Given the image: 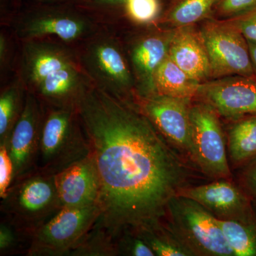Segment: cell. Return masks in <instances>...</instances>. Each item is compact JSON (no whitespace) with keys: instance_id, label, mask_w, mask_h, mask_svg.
Masks as SVG:
<instances>
[{"instance_id":"7a4b0ae2","label":"cell","mask_w":256,"mask_h":256,"mask_svg":"<svg viewBox=\"0 0 256 256\" xmlns=\"http://www.w3.org/2000/svg\"><path fill=\"white\" fill-rule=\"evenodd\" d=\"M1 26H8L20 42L47 38L73 48L102 28L74 2L22 6Z\"/></svg>"},{"instance_id":"9c48e42d","label":"cell","mask_w":256,"mask_h":256,"mask_svg":"<svg viewBox=\"0 0 256 256\" xmlns=\"http://www.w3.org/2000/svg\"><path fill=\"white\" fill-rule=\"evenodd\" d=\"M194 161L205 174L216 180L230 178L225 139L218 114L205 102L190 106Z\"/></svg>"},{"instance_id":"4fadbf2b","label":"cell","mask_w":256,"mask_h":256,"mask_svg":"<svg viewBox=\"0 0 256 256\" xmlns=\"http://www.w3.org/2000/svg\"><path fill=\"white\" fill-rule=\"evenodd\" d=\"M196 97L226 118L256 116V79L233 76L208 80L200 84Z\"/></svg>"},{"instance_id":"603a6c76","label":"cell","mask_w":256,"mask_h":256,"mask_svg":"<svg viewBox=\"0 0 256 256\" xmlns=\"http://www.w3.org/2000/svg\"><path fill=\"white\" fill-rule=\"evenodd\" d=\"M158 256H194L162 222L154 226L134 230Z\"/></svg>"},{"instance_id":"5b68a950","label":"cell","mask_w":256,"mask_h":256,"mask_svg":"<svg viewBox=\"0 0 256 256\" xmlns=\"http://www.w3.org/2000/svg\"><path fill=\"white\" fill-rule=\"evenodd\" d=\"M62 208L55 175L37 169L13 182L1 201L3 218L28 242L34 232Z\"/></svg>"},{"instance_id":"836d02e7","label":"cell","mask_w":256,"mask_h":256,"mask_svg":"<svg viewBox=\"0 0 256 256\" xmlns=\"http://www.w3.org/2000/svg\"><path fill=\"white\" fill-rule=\"evenodd\" d=\"M22 1L23 0H9V2L13 10H15L21 8Z\"/></svg>"},{"instance_id":"d6a6232c","label":"cell","mask_w":256,"mask_h":256,"mask_svg":"<svg viewBox=\"0 0 256 256\" xmlns=\"http://www.w3.org/2000/svg\"><path fill=\"white\" fill-rule=\"evenodd\" d=\"M248 41V40H247ZM249 52H250V58H252V65L254 68L256 69V42L248 41Z\"/></svg>"},{"instance_id":"ac0fdd59","label":"cell","mask_w":256,"mask_h":256,"mask_svg":"<svg viewBox=\"0 0 256 256\" xmlns=\"http://www.w3.org/2000/svg\"><path fill=\"white\" fill-rule=\"evenodd\" d=\"M169 57L188 76L202 84L212 76L210 58L200 33L192 26L172 32Z\"/></svg>"},{"instance_id":"f1b7e54d","label":"cell","mask_w":256,"mask_h":256,"mask_svg":"<svg viewBox=\"0 0 256 256\" xmlns=\"http://www.w3.org/2000/svg\"><path fill=\"white\" fill-rule=\"evenodd\" d=\"M256 8V0H218L214 10L220 16L233 18Z\"/></svg>"},{"instance_id":"ffe728a7","label":"cell","mask_w":256,"mask_h":256,"mask_svg":"<svg viewBox=\"0 0 256 256\" xmlns=\"http://www.w3.org/2000/svg\"><path fill=\"white\" fill-rule=\"evenodd\" d=\"M200 84L188 76L168 55L156 70L154 94L191 100L196 97Z\"/></svg>"},{"instance_id":"d4e9b609","label":"cell","mask_w":256,"mask_h":256,"mask_svg":"<svg viewBox=\"0 0 256 256\" xmlns=\"http://www.w3.org/2000/svg\"><path fill=\"white\" fill-rule=\"evenodd\" d=\"M70 256H119L116 239L106 229L94 226L72 248Z\"/></svg>"},{"instance_id":"5bb4252c","label":"cell","mask_w":256,"mask_h":256,"mask_svg":"<svg viewBox=\"0 0 256 256\" xmlns=\"http://www.w3.org/2000/svg\"><path fill=\"white\" fill-rule=\"evenodd\" d=\"M42 114L41 102L32 92H28L22 114L6 146L14 168L12 182L36 169Z\"/></svg>"},{"instance_id":"d6986e66","label":"cell","mask_w":256,"mask_h":256,"mask_svg":"<svg viewBox=\"0 0 256 256\" xmlns=\"http://www.w3.org/2000/svg\"><path fill=\"white\" fill-rule=\"evenodd\" d=\"M28 90L16 75L0 92V144L6 146L13 128L22 114Z\"/></svg>"},{"instance_id":"52a82bcc","label":"cell","mask_w":256,"mask_h":256,"mask_svg":"<svg viewBox=\"0 0 256 256\" xmlns=\"http://www.w3.org/2000/svg\"><path fill=\"white\" fill-rule=\"evenodd\" d=\"M98 204L62 207L32 234L28 256H68L72 248L97 223Z\"/></svg>"},{"instance_id":"cb8c5ba5","label":"cell","mask_w":256,"mask_h":256,"mask_svg":"<svg viewBox=\"0 0 256 256\" xmlns=\"http://www.w3.org/2000/svg\"><path fill=\"white\" fill-rule=\"evenodd\" d=\"M218 220L234 256H256V230L250 222Z\"/></svg>"},{"instance_id":"e575fe53","label":"cell","mask_w":256,"mask_h":256,"mask_svg":"<svg viewBox=\"0 0 256 256\" xmlns=\"http://www.w3.org/2000/svg\"><path fill=\"white\" fill-rule=\"evenodd\" d=\"M252 182H254V185H255L256 188V169L254 170V172H252Z\"/></svg>"},{"instance_id":"4dcf8cb0","label":"cell","mask_w":256,"mask_h":256,"mask_svg":"<svg viewBox=\"0 0 256 256\" xmlns=\"http://www.w3.org/2000/svg\"><path fill=\"white\" fill-rule=\"evenodd\" d=\"M228 20L238 28L248 41L256 42V8Z\"/></svg>"},{"instance_id":"6da1fadb","label":"cell","mask_w":256,"mask_h":256,"mask_svg":"<svg viewBox=\"0 0 256 256\" xmlns=\"http://www.w3.org/2000/svg\"><path fill=\"white\" fill-rule=\"evenodd\" d=\"M77 108L100 178L95 226L116 239L161 224L188 178L169 143L133 104L92 84Z\"/></svg>"},{"instance_id":"484cf974","label":"cell","mask_w":256,"mask_h":256,"mask_svg":"<svg viewBox=\"0 0 256 256\" xmlns=\"http://www.w3.org/2000/svg\"><path fill=\"white\" fill-rule=\"evenodd\" d=\"M20 41L8 26L0 30V80L4 85L15 76Z\"/></svg>"},{"instance_id":"8992f818","label":"cell","mask_w":256,"mask_h":256,"mask_svg":"<svg viewBox=\"0 0 256 256\" xmlns=\"http://www.w3.org/2000/svg\"><path fill=\"white\" fill-rule=\"evenodd\" d=\"M166 217L170 218L166 227L194 256H234L220 220L197 202L174 197L169 204Z\"/></svg>"},{"instance_id":"ba28073f","label":"cell","mask_w":256,"mask_h":256,"mask_svg":"<svg viewBox=\"0 0 256 256\" xmlns=\"http://www.w3.org/2000/svg\"><path fill=\"white\" fill-rule=\"evenodd\" d=\"M200 33L213 78L242 76L256 79L247 40L230 20L208 22Z\"/></svg>"},{"instance_id":"7c38bea8","label":"cell","mask_w":256,"mask_h":256,"mask_svg":"<svg viewBox=\"0 0 256 256\" xmlns=\"http://www.w3.org/2000/svg\"><path fill=\"white\" fill-rule=\"evenodd\" d=\"M78 64L75 50L62 42L47 38L20 42L15 75L28 92L56 70Z\"/></svg>"},{"instance_id":"44dd1931","label":"cell","mask_w":256,"mask_h":256,"mask_svg":"<svg viewBox=\"0 0 256 256\" xmlns=\"http://www.w3.org/2000/svg\"><path fill=\"white\" fill-rule=\"evenodd\" d=\"M218 0H174L158 24H169L176 28L192 26L208 18Z\"/></svg>"},{"instance_id":"4316f807","label":"cell","mask_w":256,"mask_h":256,"mask_svg":"<svg viewBox=\"0 0 256 256\" xmlns=\"http://www.w3.org/2000/svg\"><path fill=\"white\" fill-rule=\"evenodd\" d=\"M119 256H156L151 248L134 230L122 232L116 238Z\"/></svg>"},{"instance_id":"e0dca14e","label":"cell","mask_w":256,"mask_h":256,"mask_svg":"<svg viewBox=\"0 0 256 256\" xmlns=\"http://www.w3.org/2000/svg\"><path fill=\"white\" fill-rule=\"evenodd\" d=\"M79 64L68 66L47 76L32 92L42 105L78 108L82 96L92 85Z\"/></svg>"},{"instance_id":"f546056e","label":"cell","mask_w":256,"mask_h":256,"mask_svg":"<svg viewBox=\"0 0 256 256\" xmlns=\"http://www.w3.org/2000/svg\"><path fill=\"white\" fill-rule=\"evenodd\" d=\"M14 168L10 158L8 148L4 144H0V198L6 196L12 183Z\"/></svg>"},{"instance_id":"9a60e30c","label":"cell","mask_w":256,"mask_h":256,"mask_svg":"<svg viewBox=\"0 0 256 256\" xmlns=\"http://www.w3.org/2000/svg\"><path fill=\"white\" fill-rule=\"evenodd\" d=\"M178 196L193 200L220 220L250 222L246 197L233 184L226 180L197 186H184Z\"/></svg>"},{"instance_id":"83f0119b","label":"cell","mask_w":256,"mask_h":256,"mask_svg":"<svg viewBox=\"0 0 256 256\" xmlns=\"http://www.w3.org/2000/svg\"><path fill=\"white\" fill-rule=\"evenodd\" d=\"M30 242L8 220H1L0 224V255L16 254L22 248L23 242Z\"/></svg>"},{"instance_id":"277c9868","label":"cell","mask_w":256,"mask_h":256,"mask_svg":"<svg viewBox=\"0 0 256 256\" xmlns=\"http://www.w3.org/2000/svg\"><path fill=\"white\" fill-rule=\"evenodd\" d=\"M43 106L36 169L56 175L90 156V143L77 108Z\"/></svg>"},{"instance_id":"1f68e13d","label":"cell","mask_w":256,"mask_h":256,"mask_svg":"<svg viewBox=\"0 0 256 256\" xmlns=\"http://www.w3.org/2000/svg\"><path fill=\"white\" fill-rule=\"evenodd\" d=\"M74 2L75 0H23L22 6L62 4V3Z\"/></svg>"},{"instance_id":"30bf717a","label":"cell","mask_w":256,"mask_h":256,"mask_svg":"<svg viewBox=\"0 0 256 256\" xmlns=\"http://www.w3.org/2000/svg\"><path fill=\"white\" fill-rule=\"evenodd\" d=\"M132 104L149 119L166 142L184 152L193 160L190 99L158 94H136Z\"/></svg>"},{"instance_id":"8fae6325","label":"cell","mask_w":256,"mask_h":256,"mask_svg":"<svg viewBox=\"0 0 256 256\" xmlns=\"http://www.w3.org/2000/svg\"><path fill=\"white\" fill-rule=\"evenodd\" d=\"M153 26L142 33H117L132 70L138 95L154 94L156 70L169 55L172 32L160 31Z\"/></svg>"},{"instance_id":"2e32d148","label":"cell","mask_w":256,"mask_h":256,"mask_svg":"<svg viewBox=\"0 0 256 256\" xmlns=\"http://www.w3.org/2000/svg\"><path fill=\"white\" fill-rule=\"evenodd\" d=\"M55 181L62 207L98 204L100 182L92 153L56 174Z\"/></svg>"},{"instance_id":"3957f363","label":"cell","mask_w":256,"mask_h":256,"mask_svg":"<svg viewBox=\"0 0 256 256\" xmlns=\"http://www.w3.org/2000/svg\"><path fill=\"white\" fill-rule=\"evenodd\" d=\"M79 66L92 85L124 102L132 104L136 82L120 38L101 28L74 48Z\"/></svg>"},{"instance_id":"7402d4cb","label":"cell","mask_w":256,"mask_h":256,"mask_svg":"<svg viewBox=\"0 0 256 256\" xmlns=\"http://www.w3.org/2000/svg\"><path fill=\"white\" fill-rule=\"evenodd\" d=\"M228 152L236 164L256 156V116L238 120L228 133Z\"/></svg>"}]
</instances>
